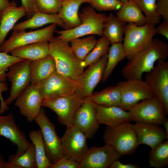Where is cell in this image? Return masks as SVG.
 <instances>
[{
	"instance_id": "1",
	"label": "cell",
	"mask_w": 168,
	"mask_h": 168,
	"mask_svg": "<svg viewBox=\"0 0 168 168\" xmlns=\"http://www.w3.org/2000/svg\"><path fill=\"white\" fill-rule=\"evenodd\" d=\"M168 57V44L153 38L144 49L134 54L123 68L121 74L125 80L142 79L144 73L150 72L159 60Z\"/></svg>"
},
{
	"instance_id": "2",
	"label": "cell",
	"mask_w": 168,
	"mask_h": 168,
	"mask_svg": "<svg viewBox=\"0 0 168 168\" xmlns=\"http://www.w3.org/2000/svg\"><path fill=\"white\" fill-rule=\"evenodd\" d=\"M49 54L53 58L56 71L76 80L84 71L79 60L72 50L69 42L57 37L49 43Z\"/></svg>"
},
{
	"instance_id": "3",
	"label": "cell",
	"mask_w": 168,
	"mask_h": 168,
	"mask_svg": "<svg viewBox=\"0 0 168 168\" xmlns=\"http://www.w3.org/2000/svg\"><path fill=\"white\" fill-rule=\"evenodd\" d=\"M79 15L80 25L72 29L55 31L58 35L57 37L69 42L72 39L87 35L103 36V28L107 17L105 13H97L90 6L83 8Z\"/></svg>"
},
{
	"instance_id": "4",
	"label": "cell",
	"mask_w": 168,
	"mask_h": 168,
	"mask_svg": "<svg viewBox=\"0 0 168 168\" xmlns=\"http://www.w3.org/2000/svg\"><path fill=\"white\" fill-rule=\"evenodd\" d=\"M131 124L127 122L113 128L107 126L104 131L105 144L111 145L122 156L132 154L138 146Z\"/></svg>"
},
{
	"instance_id": "5",
	"label": "cell",
	"mask_w": 168,
	"mask_h": 168,
	"mask_svg": "<svg viewBox=\"0 0 168 168\" xmlns=\"http://www.w3.org/2000/svg\"><path fill=\"white\" fill-rule=\"evenodd\" d=\"M156 34L155 26L146 23L142 26L126 24L123 45L128 60L147 46Z\"/></svg>"
},
{
	"instance_id": "6",
	"label": "cell",
	"mask_w": 168,
	"mask_h": 168,
	"mask_svg": "<svg viewBox=\"0 0 168 168\" xmlns=\"http://www.w3.org/2000/svg\"><path fill=\"white\" fill-rule=\"evenodd\" d=\"M136 123L162 124L167 114L161 101L154 96L144 99L128 110Z\"/></svg>"
},
{
	"instance_id": "7",
	"label": "cell",
	"mask_w": 168,
	"mask_h": 168,
	"mask_svg": "<svg viewBox=\"0 0 168 168\" xmlns=\"http://www.w3.org/2000/svg\"><path fill=\"white\" fill-rule=\"evenodd\" d=\"M57 25L52 24L44 28L29 32L25 30L13 31L9 38L0 46V52L8 54L24 45L39 42H49L54 38Z\"/></svg>"
},
{
	"instance_id": "8",
	"label": "cell",
	"mask_w": 168,
	"mask_h": 168,
	"mask_svg": "<svg viewBox=\"0 0 168 168\" xmlns=\"http://www.w3.org/2000/svg\"><path fill=\"white\" fill-rule=\"evenodd\" d=\"M34 121L41 131L46 156L52 164L63 156L61 142L55 130L54 124L46 115L43 107Z\"/></svg>"
},
{
	"instance_id": "9",
	"label": "cell",
	"mask_w": 168,
	"mask_h": 168,
	"mask_svg": "<svg viewBox=\"0 0 168 168\" xmlns=\"http://www.w3.org/2000/svg\"><path fill=\"white\" fill-rule=\"evenodd\" d=\"M73 93L54 99L44 100L42 107L48 108L57 115L62 125L68 127L73 126L75 114L84 101Z\"/></svg>"
},
{
	"instance_id": "10",
	"label": "cell",
	"mask_w": 168,
	"mask_h": 168,
	"mask_svg": "<svg viewBox=\"0 0 168 168\" xmlns=\"http://www.w3.org/2000/svg\"><path fill=\"white\" fill-rule=\"evenodd\" d=\"M107 58V53L98 61L89 66L76 80L75 94L81 99L89 98L93 91L102 80Z\"/></svg>"
},
{
	"instance_id": "11",
	"label": "cell",
	"mask_w": 168,
	"mask_h": 168,
	"mask_svg": "<svg viewBox=\"0 0 168 168\" xmlns=\"http://www.w3.org/2000/svg\"><path fill=\"white\" fill-rule=\"evenodd\" d=\"M144 81L153 95L163 105L168 114V61L160 59L153 68L145 73Z\"/></svg>"
},
{
	"instance_id": "12",
	"label": "cell",
	"mask_w": 168,
	"mask_h": 168,
	"mask_svg": "<svg viewBox=\"0 0 168 168\" xmlns=\"http://www.w3.org/2000/svg\"><path fill=\"white\" fill-rule=\"evenodd\" d=\"M116 85L121 95L119 106L126 111L141 101L153 96L147 85L142 79L120 81Z\"/></svg>"
},
{
	"instance_id": "13",
	"label": "cell",
	"mask_w": 168,
	"mask_h": 168,
	"mask_svg": "<svg viewBox=\"0 0 168 168\" xmlns=\"http://www.w3.org/2000/svg\"><path fill=\"white\" fill-rule=\"evenodd\" d=\"M36 84L44 100L74 93L77 83L76 80L56 71Z\"/></svg>"
},
{
	"instance_id": "14",
	"label": "cell",
	"mask_w": 168,
	"mask_h": 168,
	"mask_svg": "<svg viewBox=\"0 0 168 168\" xmlns=\"http://www.w3.org/2000/svg\"><path fill=\"white\" fill-rule=\"evenodd\" d=\"M87 139L84 133L77 128L73 126L67 127L60 138L63 156L79 162L89 149Z\"/></svg>"
},
{
	"instance_id": "15",
	"label": "cell",
	"mask_w": 168,
	"mask_h": 168,
	"mask_svg": "<svg viewBox=\"0 0 168 168\" xmlns=\"http://www.w3.org/2000/svg\"><path fill=\"white\" fill-rule=\"evenodd\" d=\"M31 60L24 59L9 67L6 73L7 78L11 83L10 95L5 100L8 105L16 99L22 91L31 84L30 63Z\"/></svg>"
},
{
	"instance_id": "16",
	"label": "cell",
	"mask_w": 168,
	"mask_h": 168,
	"mask_svg": "<svg viewBox=\"0 0 168 168\" xmlns=\"http://www.w3.org/2000/svg\"><path fill=\"white\" fill-rule=\"evenodd\" d=\"M122 156L107 144L100 147H93L89 148L79 162L80 168H110L112 163Z\"/></svg>"
},
{
	"instance_id": "17",
	"label": "cell",
	"mask_w": 168,
	"mask_h": 168,
	"mask_svg": "<svg viewBox=\"0 0 168 168\" xmlns=\"http://www.w3.org/2000/svg\"><path fill=\"white\" fill-rule=\"evenodd\" d=\"M15 105L29 122L33 121L41 108L43 99L36 84H30L16 100Z\"/></svg>"
},
{
	"instance_id": "18",
	"label": "cell",
	"mask_w": 168,
	"mask_h": 168,
	"mask_svg": "<svg viewBox=\"0 0 168 168\" xmlns=\"http://www.w3.org/2000/svg\"><path fill=\"white\" fill-rule=\"evenodd\" d=\"M95 104L88 99L84 100L74 116L73 126L81 130L87 138L92 139L100 127Z\"/></svg>"
},
{
	"instance_id": "19",
	"label": "cell",
	"mask_w": 168,
	"mask_h": 168,
	"mask_svg": "<svg viewBox=\"0 0 168 168\" xmlns=\"http://www.w3.org/2000/svg\"><path fill=\"white\" fill-rule=\"evenodd\" d=\"M8 139L13 145L16 146V154H23L32 143L27 139L25 133L16 124L12 114L7 116L0 115V137Z\"/></svg>"
},
{
	"instance_id": "20",
	"label": "cell",
	"mask_w": 168,
	"mask_h": 168,
	"mask_svg": "<svg viewBox=\"0 0 168 168\" xmlns=\"http://www.w3.org/2000/svg\"><path fill=\"white\" fill-rule=\"evenodd\" d=\"M136 136L138 144H145L153 148L168 139V135L164 129L158 125L136 123L131 124Z\"/></svg>"
},
{
	"instance_id": "21",
	"label": "cell",
	"mask_w": 168,
	"mask_h": 168,
	"mask_svg": "<svg viewBox=\"0 0 168 168\" xmlns=\"http://www.w3.org/2000/svg\"><path fill=\"white\" fill-rule=\"evenodd\" d=\"M96 117L99 124L113 128L132 121L128 111L119 106H104L95 104Z\"/></svg>"
},
{
	"instance_id": "22",
	"label": "cell",
	"mask_w": 168,
	"mask_h": 168,
	"mask_svg": "<svg viewBox=\"0 0 168 168\" xmlns=\"http://www.w3.org/2000/svg\"><path fill=\"white\" fill-rule=\"evenodd\" d=\"M90 2L91 0H63L58 14L63 24L64 30L72 29L80 24L79 7L82 4H90Z\"/></svg>"
},
{
	"instance_id": "23",
	"label": "cell",
	"mask_w": 168,
	"mask_h": 168,
	"mask_svg": "<svg viewBox=\"0 0 168 168\" xmlns=\"http://www.w3.org/2000/svg\"><path fill=\"white\" fill-rule=\"evenodd\" d=\"M26 15L25 8L22 6L17 7L14 2H11L10 6L2 12L0 23V46L17 21Z\"/></svg>"
},
{
	"instance_id": "24",
	"label": "cell",
	"mask_w": 168,
	"mask_h": 168,
	"mask_svg": "<svg viewBox=\"0 0 168 168\" xmlns=\"http://www.w3.org/2000/svg\"><path fill=\"white\" fill-rule=\"evenodd\" d=\"M31 83L36 84L46 79L56 71L54 61L49 54L41 58L31 60Z\"/></svg>"
},
{
	"instance_id": "25",
	"label": "cell",
	"mask_w": 168,
	"mask_h": 168,
	"mask_svg": "<svg viewBox=\"0 0 168 168\" xmlns=\"http://www.w3.org/2000/svg\"><path fill=\"white\" fill-rule=\"evenodd\" d=\"M48 24H55L63 28V24L58 13L48 14L36 11L33 16L27 20L16 24L13 31H17L40 27Z\"/></svg>"
},
{
	"instance_id": "26",
	"label": "cell",
	"mask_w": 168,
	"mask_h": 168,
	"mask_svg": "<svg viewBox=\"0 0 168 168\" xmlns=\"http://www.w3.org/2000/svg\"><path fill=\"white\" fill-rule=\"evenodd\" d=\"M10 53L23 59L37 60L49 55V43L46 41L32 43L18 47Z\"/></svg>"
},
{
	"instance_id": "27",
	"label": "cell",
	"mask_w": 168,
	"mask_h": 168,
	"mask_svg": "<svg viewBox=\"0 0 168 168\" xmlns=\"http://www.w3.org/2000/svg\"><path fill=\"white\" fill-rule=\"evenodd\" d=\"M112 13L107 16L103 28V36L110 44L122 43L126 25Z\"/></svg>"
},
{
	"instance_id": "28",
	"label": "cell",
	"mask_w": 168,
	"mask_h": 168,
	"mask_svg": "<svg viewBox=\"0 0 168 168\" xmlns=\"http://www.w3.org/2000/svg\"><path fill=\"white\" fill-rule=\"evenodd\" d=\"M116 15L119 19L126 23H133L138 26L147 23L146 18L143 12L133 0L123 2Z\"/></svg>"
},
{
	"instance_id": "29",
	"label": "cell",
	"mask_w": 168,
	"mask_h": 168,
	"mask_svg": "<svg viewBox=\"0 0 168 168\" xmlns=\"http://www.w3.org/2000/svg\"><path fill=\"white\" fill-rule=\"evenodd\" d=\"M87 99L97 105L104 106H119L121 97L119 89L116 85L93 93Z\"/></svg>"
},
{
	"instance_id": "30",
	"label": "cell",
	"mask_w": 168,
	"mask_h": 168,
	"mask_svg": "<svg viewBox=\"0 0 168 168\" xmlns=\"http://www.w3.org/2000/svg\"><path fill=\"white\" fill-rule=\"evenodd\" d=\"M126 53L122 43L111 44L107 53V58L101 81H106L116 66L126 58Z\"/></svg>"
},
{
	"instance_id": "31",
	"label": "cell",
	"mask_w": 168,
	"mask_h": 168,
	"mask_svg": "<svg viewBox=\"0 0 168 168\" xmlns=\"http://www.w3.org/2000/svg\"><path fill=\"white\" fill-rule=\"evenodd\" d=\"M29 135L31 142L34 146L37 168H50L52 164L46 156L40 129L31 131Z\"/></svg>"
},
{
	"instance_id": "32",
	"label": "cell",
	"mask_w": 168,
	"mask_h": 168,
	"mask_svg": "<svg viewBox=\"0 0 168 168\" xmlns=\"http://www.w3.org/2000/svg\"><path fill=\"white\" fill-rule=\"evenodd\" d=\"M97 41L94 35H91L84 38L72 39L69 42L76 55L82 61L93 48Z\"/></svg>"
},
{
	"instance_id": "33",
	"label": "cell",
	"mask_w": 168,
	"mask_h": 168,
	"mask_svg": "<svg viewBox=\"0 0 168 168\" xmlns=\"http://www.w3.org/2000/svg\"><path fill=\"white\" fill-rule=\"evenodd\" d=\"M7 162L16 168H37L35 148L32 143L23 154L17 155L16 154L11 155Z\"/></svg>"
},
{
	"instance_id": "34",
	"label": "cell",
	"mask_w": 168,
	"mask_h": 168,
	"mask_svg": "<svg viewBox=\"0 0 168 168\" xmlns=\"http://www.w3.org/2000/svg\"><path fill=\"white\" fill-rule=\"evenodd\" d=\"M149 162L150 166L155 168H162L168 165V140L151 148Z\"/></svg>"
},
{
	"instance_id": "35",
	"label": "cell",
	"mask_w": 168,
	"mask_h": 168,
	"mask_svg": "<svg viewBox=\"0 0 168 168\" xmlns=\"http://www.w3.org/2000/svg\"><path fill=\"white\" fill-rule=\"evenodd\" d=\"M110 43L104 36L97 40L91 51L82 61V65L85 68L98 61L108 53Z\"/></svg>"
},
{
	"instance_id": "36",
	"label": "cell",
	"mask_w": 168,
	"mask_h": 168,
	"mask_svg": "<svg viewBox=\"0 0 168 168\" xmlns=\"http://www.w3.org/2000/svg\"><path fill=\"white\" fill-rule=\"evenodd\" d=\"M144 13L147 23L154 26L159 24L161 16L156 11V0H133Z\"/></svg>"
},
{
	"instance_id": "37",
	"label": "cell",
	"mask_w": 168,
	"mask_h": 168,
	"mask_svg": "<svg viewBox=\"0 0 168 168\" xmlns=\"http://www.w3.org/2000/svg\"><path fill=\"white\" fill-rule=\"evenodd\" d=\"M36 11L48 14L58 13L63 0H33Z\"/></svg>"
},
{
	"instance_id": "38",
	"label": "cell",
	"mask_w": 168,
	"mask_h": 168,
	"mask_svg": "<svg viewBox=\"0 0 168 168\" xmlns=\"http://www.w3.org/2000/svg\"><path fill=\"white\" fill-rule=\"evenodd\" d=\"M24 60L0 52V82H5L6 80V71L7 68L13 64Z\"/></svg>"
},
{
	"instance_id": "39",
	"label": "cell",
	"mask_w": 168,
	"mask_h": 168,
	"mask_svg": "<svg viewBox=\"0 0 168 168\" xmlns=\"http://www.w3.org/2000/svg\"><path fill=\"white\" fill-rule=\"evenodd\" d=\"M123 2L119 0H91V6L99 11L118 10Z\"/></svg>"
},
{
	"instance_id": "40",
	"label": "cell",
	"mask_w": 168,
	"mask_h": 168,
	"mask_svg": "<svg viewBox=\"0 0 168 168\" xmlns=\"http://www.w3.org/2000/svg\"><path fill=\"white\" fill-rule=\"evenodd\" d=\"M50 168H80L79 162L63 156L56 162L52 164Z\"/></svg>"
},
{
	"instance_id": "41",
	"label": "cell",
	"mask_w": 168,
	"mask_h": 168,
	"mask_svg": "<svg viewBox=\"0 0 168 168\" xmlns=\"http://www.w3.org/2000/svg\"><path fill=\"white\" fill-rule=\"evenodd\" d=\"M156 11L164 20H168V0H156Z\"/></svg>"
},
{
	"instance_id": "42",
	"label": "cell",
	"mask_w": 168,
	"mask_h": 168,
	"mask_svg": "<svg viewBox=\"0 0 168 168\" xmlns=\"http://www.w3.org/2000/svg\"><path fill=\"white\" fill-rule=\"evenodd\" d=\"M22 6L24 7L26 11V16L27 19L31 18L36 10L33 0H21Z\"/></svg>"
},
{
	"instance_id": "43",
	"label": "cell",
	"mask_w": 168,
	"mask_h": 168,
	"mask_svg": "<svg viewBox=\"0 0 168 168\" xmlns=\"http://www.w3.org/2000/svg\"><path fill=\"white\" fill-rule=\"evenodd\" d=\"M8 90V86L5 82H0V114H2L4 113L6 110L9 109L8 106L5 102L2 94V93L6 92Z\"/></svg>"
},
{
	"instance_id": "44",
	"label": "cell",
	"mask_w": 168,
	"mask_h": 168,
	"mask_svg": "<svg viewBox=\"0 0 168 168\" xmlns=\"http://www.w3.org/2000/svg\"><path fill=\"white\" fill-rule=\"evenodd\" d=\"M156 34H158L168 39V20H164L156 28Z\"/></svg>"
},
{
	"instance_id": "45",
	"label": "cell",
	"mask_w": 168,
	"mask_h": 168,
	"mask_svg": "<svg viewBox=\"0 0 168 168\" xmlns=\"http://www.w3.org/2000/svg\"><path fill=\"white\" fill-rule=\"evenodd\" d=\"M139 166L132 164H125L121 163L119 160L114 161L110 168H138Z\"/></svg>"
},
{
	"instance_id": "46",
	"label": "cell",
	"mask_w": 168,
	"mask_h": 168,
	"mask_svg": "<svg viewBox=\"0 0 168 168\" xmlns=\"http://www.w3.org/2000/svg\"><path fill=\"white\" fill-rule=\"evenodd\" d=\"M11 4L9 0H0V11L2 12Z\"/></svg>"
},
{
	"instance_id": "47",
	"label": "cell",
	"mask_w": 168,
	"mask_h": 168,
	"mask_svg": "<svg viewBox=\"0 0 168 168\" xmlns=\"http://www.w3.org/2000/svg\"><path fill=\"white\" fill-rule=\"evenodd\" d=\"M0 168H16V167L7 162H5L1 156L0 157Z\"/></svg>"
},
{
	"instance_id": "48",
	"label": "cell",
	"mask_w": 168,
	"mask_h": 168,
	"mask_svg": "<svg viewBox=\"0 0 168 168\" xmlns=\"http://www.w3.org/2000/svg\"><path fill=\"white\" fill-rule=\"evenodd\" d=\"M164 128V130L168 135V119L166 118L163 122L162 124Z\"/></svg>"
},
{
	"instance_id": "49",
	"label": "cell",
	"mask_w": 168,
	"mask_h": 168,
	"mask_svg": "<svg viewBox=\"0 0 168 168\" xmlns=\"http://www.w3.org/2000/svg\"><path fill=\"white\" fill-rule=\"evenodd\" d=\"M2 16V12L0 11V23L1 21V20Z\"/></svg>"
},
{
	"instance_id": "50",
	"label": "cell",
	"mask_w": 168,
	"mask_h": 168,
	"mask_svg": "<svg viewBox=\"0 0 168 168\" xmlns=\"http://www.w3.org/2000/svg\"><path fill=\"white\" fill-rule=\"evenodd\" d=\"M120 1H121V2H126L129 0H119Z\"/></svg>"
},
{
	"instance_id": "51",
	"label": "cell",
	"mask_w": 168,
	"mask_h": 168,
	"mask_svg": "<svg viewBox=\"0 0 168 168\" xmlns=\"http://www.w3.org/2000/svg\"><path fill=\"white\" fill-rule=\"evenodd\" d=\"M1 157V154L0 151V157Z\"/></svg>"
}]
</instances>
